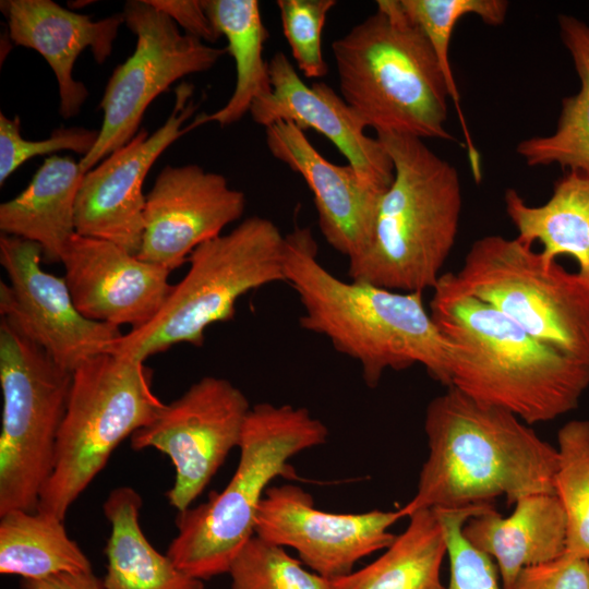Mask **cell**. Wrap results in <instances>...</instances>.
Instances as JSON below:
<instances>
[{"instance_id":"obj_13","label":"cell","mask_w":589,"mask_h":589,"mask_svg":"<svg viewBox=\"0 0 589 589\" xmlns=\"http://www.w3.org/2000/svg\"><path fill=\"white\" fill-rule=\"evenodd\" d=\"M43 248L1 233L0 263L9 283L0 281V313L39 346L58 365L73 372L107 352L123 334L120 327L85 317L73 303L63 277L41 267Z\"/></svg>"},{"instance_id":"obj_36","label":"cell","mask_w":589,"mask_h":589,"mask_svg":"<svg viewBox=\"0 0 589 589\" xmlns=\"http://www.w3.org/2000/svg\"><path fill=\"white\" fill-rule=\"evenodd\" d=\"M168 15L183 33L204 43L217 41L220 34L208 19L202 0H146Z\"/></svg>"},{"instance_id":"obj_2","label":"cell","mask_w":589,"mask_h":589,"mask_svg":"<svg viewBox=\"0 0 589 589\" xmlns=\"http://www.w3.org/2000/svg\"><path fill=\"white\" fill-rule=\"evenodd\" d=\"M429 455L405 517L420 509H455L507 504L520 497L554 494L556 447L514 413L482 405L454 387L425 410Z\"/></svg>"},{"instance_id":"obj_8","label":"cell","mask_w":589,"mask_h":589,"mask_svg":"<svg viewBox=\"0 0 589 589\" xmlns=\"http://www.w3.org/2000/svg\"><path fill=\"white\" fill-rule=\"evenodd\" d=\"M145 361L103 352L72 372L52 472L37 510L64 520L115 449L151 423L165 405L153 392Z\"/></svg>"},{"instance_id":"obj_31","label":"cell","mask_w":589,"mask_h":589,"mask_svg":"<svg viewBox=\"0 0 589 589\" xmlns=\"http://www.w3.org/2000/svg\"><path fill=\"white\" fill-rule=\"evenodd\" d=\"M228 574L231 589H330L329 579L256 534L238 552Z\"/></svg>"},{"instance_id":"obj_34","label":"cell","mask_w":589,"mask_h":589,"mask_svg":"<svg viewBox=\"0 0 589 589\" xmlns=\"http://www.w3.org/2000/svg\"><path fill=\"white\" fill-rule=\"evenodd\" d=\"M98 139V131L81 127L58 128L48 139L28 141L22 136L21 120L0 112V185L28 159L60 151L86 156Z\"/></svg>"},{"instance_id":"obj_26","label":"cell","mask_w":589,"mask_h":589,"mask_svg":"<svg viewBox=\"0 0 589 589\" xmlns=\"http://www.w3.org/2000/svg\"><path fill=\"white\" fill-rule=\"evenodd\" d=\"M375 561L332 579L330 589H445L441 567L447 544L434 509H420Z\"/></svg>"},{"instance_id":"obj_14","label":"cell","mask_w":589,"mask_h":589,"mask_svg":"<svg viewBox=\"0 0 589 589\" xmlns=\"http://www.w3.org/2000/svg\"><path fill=\"white\" fill-rule=\"evenodd\" d=\"M194 86L176 88L173 108L154 133L142 129L84 173L75 202V231L80 236L110 241L137 254L144 231L145 178L156 159L181 135L194 113Z\"/></svg>"},{"instance_id":"obj_19","label":"cell","mask_w":589,"mask_h":589,"mask_svg":"<svg viewBox=\"0 0 589 589\" xmlns=\"http://www.w3.org/2000/svg\"><path fill=\"white\" fill-rule=\"evenodd\" d=\"M273 157L299 173L308 184L325 241L351 261L366 247L381 195L349 165L327 160L303 130L289 121L265 128Z\"/></svg>"},{"instance_id":"obj_15","label":"cell","mask_w":589,"mask_h":589,"mask_svg":"<svg viewBox=\"0 0 589 589\" xmlns=\"http://www.w3.org/2000/svg\"><path fill=\"white\" fill-rule=\"evenodd\" d=\"M405 518L397 510L338 514L317 509L313 496L296 484L271 485L255 519V534L292 548L312 572L329 580L350 574L361 558L388 548L389 528Z\"/></svg>"},{"instance_id":"obj_24","label":"cell","mask_w":589,"mask_h":589,"mask_svg":"<svg viewBox=\"0 0 589 589\" xmlns=\"http://www.w3.org/2000/svg\"><path fill=\"white\" fill-rule=\"evenodd\" d=\"M141 495L131 486L115 488L103 509L110 525L104 589H204V581L180 569L148 541L140 524Z\"/></svg>"},{"instance_id":"obj_7","label":"cell","mask_w":589,"mask_h":589,"mask_svg":"<svg viewBox=\"0 0 589 589\" xmlns=\"http://www.w3.org/2000/svg\"><path fill=\"white\" fill-rule=\"evenodd\" d=\"M286 235L257 215L206 241L189 256V269L158 314L118 338L107 352L145 361L177 344L202 347L206 329L233 318L248 292L285 281Z\"/></svg>"},{"instance_id":"obj_22","label":"cell","mask_w":589,"mask_h":589,"mask_svg":"<svg viewBox=\"0 0 589 589\" xmlns=\"http://www.w3.org/2000/svg\"><path fill=\"white\" fill-rule=\"evenodd\" d=\"M83 176L80 161L69 156L47 157L28 185L0 205L1 233L38 243L44 262H61L76 233L75 202Z\"/></svg>"},{"instance_id":"obj_5","label":"cell","mask_w":589,"mask_h":589,"mask_svg":"<svg viewBox=\"0 0 589 589\" xmlns=\"http://www.w3.org/2000/svg\"><path fill=\"white\" fill-rule=\"evenodd\" d=\"M332 52L340 95L366 128L454 140L445 76L399 0L376 1L375 12L335 39Z\"/></svg>"},{"instance_id":"obj_12","label":"cell","mask_w":589,"mask_h":589,"mask_svg":"<svg viewBox=\"0 0 589 589\" xmlns=\"http://www.w3.org/2000/svg\"><path fill=\"white\" fill-rule=\"evenodd\" d=\"M251 407L230 381L204 376L130 437L134 450L155 448L171 460L175 482L166 495L178 512L192 506L239 446Z\"/></svg>"},{"instance_id":"obj_32","label":"cell","mask_w":589,"mask_h":589,"mask_svg":"<svg viewBox=\"0 0 589 589\" xmlns=\"http://www.w3.org/2000/svg\"><path fill=\"white\" fill-rule=\"evenodd\" d=\"M283 34L300 72L321 79L328 67L322 47L323 27L335 0H277Z\"/></svg>"},{"instance_id":"obj_27","label":"cell","mask_w":589,"mask_h":589,"mask_svg":"<svg viewBox=\"0 0 589 589\" xmlns=\"http://www.w3.org/2000/svg\"><path fill=\"white\" fill-rule=\"evenodd\" d=\"M558 26L580 88L562 100L554 132L522 140L516 152L530 167L558 165L589 172V26L566 14L558 16Z\"/></svg>"},{"instance_id":"obj_17","label":"cell","mask_w":589,"mask_h":589,"mask_svg":"<svg viewBox=\"0 0 589 589\" xmlns=\"http://www.w3.org/2000/svg\"><path fill=\"white\" fill-rule=\"evenodd\" d=\"M64 280L87 318L137 329L161 310L173 285L170 271L110 241L75 233L62 255Z\"/></svg>"},{"instance_id":"obj_6","label":"cell","mask_w":589,"mask_h":589,"mask_svg":"<svg viewBox=\"0 0 589 589\" xmlns=\"http://www.w3.org/2000/svg\"><path fill=\"white\" fill-rule=\"evenodd\" d=\"M327 437V426L304 407L252 406L232 478L206 502L178 512L177 534L166 554L203 581L228 574L238 552L255 534L256 515L269 483L277 477L297 478L290 458L325 444Z\"/></svg>"},{"instance_id":"obj_11","label":"cell","mask_w":589,"mask_h":589,"mask_svg":"<svg viewBox=\"0 0 589 589\" xmlns=\"http://www.w3.org/2000/svg\"><path fill=\"white\" fill-rule=\"evenodd\" d=\"M124 24L135 35L133 53L117 65L99 107L104 112L98 139L80 160L85 173L139 132L149 104L180 79L205 72L228 53L179 31L178 25L146 0L127 1Z\"/></svg>"},{"instance_id":"obj_29","label":"cell","mask_w":589,"mask_h":589,"mask_svg":"<svg viewBox=\"0 0 589 589\" xmlns=\"http://www.w3.org/2000/svg\"><path fill=\"white\" fill-rule=\"evenodd\" d=\"M408 17L426 37L445 76L464 133L473 179H482L481 158L462 113L460 95L449 61V45L456 24L466 15H476L491 26L505 22L508 2L505 0H399Z\"/></svg>"},{"instance_id":"obj_37","label":"cell","mask_w":589,"mask_h":589,"mask_svg":"<svg viewBox=\"0 0 589 589\" xmlns=\"http://www.w3.org/2000/svg\"><path fill=\"white\" fill-rule=\"evenodd\" d=\"M21 589H104L92 572L64 573L43 579L21 580Z\"/></svg>"},{"instance_id":"obj_16","label":"cell","mask_w":589,"mask_h":589,"mask_svg":"<svg viewBox=\"0 0 589 589\" xmlns=\"http://www.w3.org/2000/svg\"><path fill=\"white\" fill-rule=\"evenodd\" d=\"M245 209V195L225 176L199 165L166 166L146 194L144 231L136 254L170 272L201 244L221 235Z\"/></svg>"},{"instance_id":"obj_9","label":"cell","mask_w":589,"mask_h":589,"mask_svg":"<svg viewBox=\"0 0 589 589\" xmlns=\"http://www.w3.org/2000/svg\"><path fill=\"white\" fill-rule=\"evenodd\" d=\"M435 287L488 303L538 340L589 363V284L517 237L476 240L460 269L443 274Z\"/></svg>"},{"instance_id":"obj_10","label":"cell","mask_w":589,"mask_h":589,"mask_svg":"<svg viewBox=\"0 0 589 589\" xmlns=\"http://www.w3.org/2000/svg\"><path fill=\"white\" fill-rule=\"evenodd\" d=\"M72 372L7 320L0 322V516L35 512L55 464Z\"/></svg>"},{"instance_id":"obj_28","label":"cell","mask_w":589,"mask_h":589,"mask_svg":"<svg viewBox=\"0 0 589 589\" xmlns=\"http://www.w3.org/2000/svg\"><path fill=\"white\" fill-rule=\"evenodd\" d=\"M64 520L40 510L0 516V573L22 580L92 572V563L69 537Z\"/></svg>"},{"instance_id":"obj_18","label":"cell","mask_w":589,"mask_h":589,"mask_svg":"<svg viewBox=\"0 0 589 589\" xmlns=\"http://www.w3.org/2000/svg\"><path fill=\"white\" fill-rule=\"evenodd\" d=\"M272 93L253 103L250 115L264 128L289 121L301 130L313 129L328 139L364 182L385 192L394 178L393 161L377 137L365 133L366 125L324 82L308 85L291 61L276 52L268 61Z\"/></svg>"},{"instance_id":"obj_1","label":"cell","mask_w":589,"mask_h":589,"mask_svg":"<svg viewBox=\"0 0 589 589\" xmlns=\"http://www.w3.org/2000/svg\"><path fill=\"white\" fill-rule=\"evenodd\" d=\"M285 278L303 309L300 326L356 360L370 388L385 371L414 364L448 387V344L424 306L423 292L338 278L318 261L316 240L306 227L286 235Z\"/></svg>"},{"instance_id":"obj_21","label":"cell","mask_w":589,"mask_h":589,"mask_svg":"<svg viewBox=\"0 0 589 589\" xmlns=\"http://www.w3.org/2000/svg\"><path fill=\"white\" fill-rule=\"evenodd\" d=\"M502 517L493 506L470 517L466 540L496 563L502 589H514L521 570L553 561L565 550L566 520L555 494H531L515 502Z\"/></svg>"},{"instance_id":"obj_20","label":"cell","mask_w":589,"mask_h":589,"mask_svg":"<svg viewBox=\"0 0 589 589\" xmlns=\"http://www.w3.org/2000/svg\"><path fill=\"white\" fill-rule=\"evenodd\" d=\"M8 20L10 39L17 46L37 51L51 68L58 84L59 113L76 116L88 96L84 83L73 77L79 56L89 49L95 61L104 63L111 55L122 13L93 21L51 0L1 1Z\"/></svg>"},{"instance_id":"obj_35","label":"cell","mask_w":589,"mask_h":589,"mask_svg":"<svg viewBox=\"0 0 589 589\" xmlns=\"http://www.w3.org/2000/svg\"><path fill=\"white\" fill-rule=\"evenodd\" d=\"M514 589H589V560L562 554L528 566L519 574Z\"/></svg>"},{"instance_id":"obj_3","label":"cell","mask_w":589,"mask_h":589,"mask_svg":"<svg viewBox=\"0 0 589 589\" xmlns=\"http://www.w3.org/2000/svg\"><path fill=\"white\" fill-rule=\"evenodd\" d=\"M430 314L449 348V385L529 425L577 408L589 363L528 334L488 303L432 289Z\"/></svg>"},{"instance_id":"obj_23","label":"cell","mask_w":589,"mask_h":589,"mask_svg":"<svg viewBox=\"0 0 589 589\" xmlns=\"http://www.w3.org/2000/svg\"><path fill=\"white\" fill-rule=\"evenodd\" d=\"M506 215L526 243L539 242L544 262L561 255L576 261L577 273L589 284V172L567 170L541 205H529L515 190L504 193Z\"/></svg>"},{"instance_id":"obj_33","label":"cell","mask_w":589,"mask_h":589,"mask_svg":"<svg viewBox=\"0 0 589 589\" xmlns=\"http://www.w3.org/2000/svg\"><path fill=\"white\" fill-rule=\"evenodd\" d=\"M493 505L434 509L443 527L449 580L445 589H501L493 560L471 545L462 534L466 521Z\"/></svg>"},{"instance_id":"obj_30","label":"cell","mask_w":589,"mask_h":589,"mask_svg":"<svg viewBox=\"0 0 589 589\" xmlns=\"http://www.w3.org/2000/svg\"><path fill=\"white\" fill-rule=\"evenodd\" d=\"M554 494L566 520L564 555L589 560V421L572 420L557 433Z\"/></svg>"},{"instance_id":"obj_25","label":"cell","mask_w":589,"mask_h":589,"mask_svg":"<svg viewBox=\"0 0 589 589\" xmlns=\"http://www.w3.org/2000/svg\"><path fill=\"white\" fill-rule=\"evenodd\" d=\"M216 31L227 39L236 64V85L229 100L214 113H201L185 131L208 122L226 127L241 120L257 99L272 93L268 62L263 57L268 32L256 0H202Z\"/></svg>"},{"instance_id":"obj_4","label":"cell","mask_w":589,"mask_h":589,"mask_svg":"<svg viewBox=\"0 0 589 589\" xmlns=\"http://www.w3.org/2000/svg\"><path fill=\"white\" fill-rule=\"evenodd\" d=\"M376 137L394 178L381 195L366 247L349 261V278L405 292L433 289L458 233V172L421 139L393 132Z\"/></svg>"}]
</instances>
